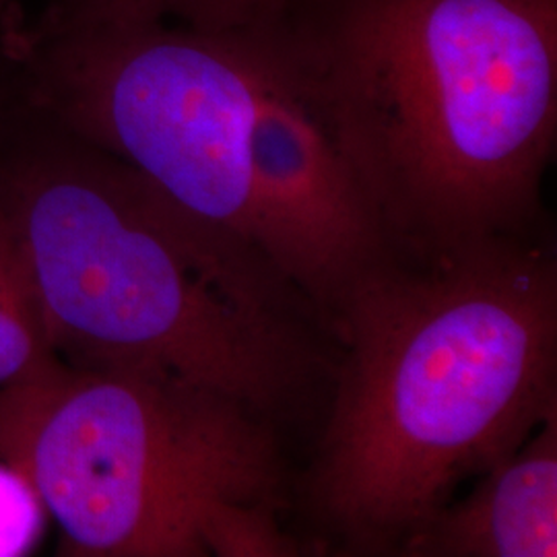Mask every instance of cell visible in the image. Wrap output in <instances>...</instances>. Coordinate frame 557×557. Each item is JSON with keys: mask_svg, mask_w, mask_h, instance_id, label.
<instances>
[{"mask_svg": "<svg viewBox=\"0 0 557 557\" xmlns=\"http://www.w3.org/2000/svg\"><path fill=\"white\" fill-rule=\"evenodd\" d=\"M2 4H4V0H0V9H2Z\"/></svg>", "mask_w": 557, "mask_h": 557, "instance_id": "obj_10", "label": "cell"}, {"mask_svg": "<svg viewBox=\"0 0 557 557\" xmlns=\"http://www.w3.org/2000/svg\"><path fill=\"white\" fill-rule=\"evenodd\" d=\"M333 397L306 483L314 549L397 556L557 411L549 230L386 252L341 299Z\"/></svg>", "mask_w": 557, "mask_h": 557, "instance_id": "obj_1", "label": "cell"}, {"mask_svg": "<svg viewBox=\"0 0 557 557\" xmlns=\"http://www.w3.org/2000/svg\"><path fill=\"white\" fill-rule=\"evenodd\" d=\"M4 54L27 106L269 262L281 221L337 174L289 21L213 34L41 13L4 36Z\"/></svg>", "mask_w": 557, "mask_h": 557, "instance_id": "obj_4", "label": "cell"}, {"mask_svg": "<svg viewBox=\"0 0 557 557\" xmlns=\"http://www.w3.org/2000/svg\"><path fill=\"white\" fill-rule=\"evenodd\" d=\"M15 98V91H13V85H4L2 81H0V124H2V120L7 116V110H9V106H11V101Z\"/></svg>", "mask_w": 557, "mask_h": 557, "instance_id": "obj_9", "label": "cell"}, {"mask_svg": "<svg viewBox=\"0 0 557 557\" xmlns=\"http://www.w3.org/2000/svg\"><path fill=\"white\" fill-rule=\"evenodd\" d=\"M289 27L391 252L547 230L557 0H299Z\"/></svg>", "mask_w": 557, "mask_h": 557, "instance_id": "obj_3", "label": "cell"}, {"mask_svg": "<svg viewBox=\"0 0 557 557\" xmlns=\"http://www.w3.org/2000/svg\"><path fill=\"white\" fill-rule=\"evenodd\" d=\"M0 213L64 363L172 374L273 425L331 382L333 338L269 260L17 94L0 124Z\"/></svg>", "mask_w": 557, "mask_h": 557, "instance_id": "obj_2", "label": "cell"}, {"mask_svg": "<svg viewBox=\"0 0 557 557\" xmlns=\"http://www.w3.org/2000/svg\"><path fill=\"white\" fill-rule=\"evenodd\" d=\"M478 479L467 498L446 504L407 539L398 557L557 556V411Z\"/></svg>", "mask_w": 557, "mask_h": 557, "instance_id": "obj_6", "label": "cell"}, {"mask_svg": "<svg viewBox=\"0 0 557 557\" xmlns=\"http://www.w3.org/2000/svg\"><path fill=\"white\" fill-rule=\"evenodd\" d=\"M299 0H48L46 15L108 23H161L199 32L275 27L292 20Z\"/></svg>", "mask_w": 557, "mask_h": 557, "instance_id": "obj_7", "label": "cell"}, {"mask_svg": "<svg viewBox=\"0 0 557 557\" xmlns=\"http://www.w3.org/2000/svg\"><path fill=\"white\" fill-rule=\"evenodd\" d=\"M0 458L79 557H294L277 430L234 398L145 370L59 361L0 391Z\"/></svg>", "mask_w": 557, "mask_h": 557, "instance_id": "obj_5", "label": "cell"}, {"mask_svg": "<svg viewBox=\"0 0 557 557\" xmlns=\"http://www.w3.org/2000/svg\"><path fill=\"white\" fill-rule=\"evenodd\" d=\"M59 361L20 244L0 213V391L38 379Z\"/></svg>", "mask_w": 557, "mask_h": 557, "instance_id": "obj_8", "label": "cell"}]
</instances>
